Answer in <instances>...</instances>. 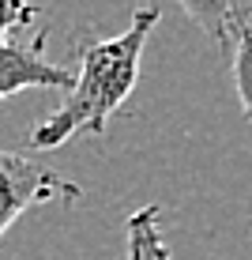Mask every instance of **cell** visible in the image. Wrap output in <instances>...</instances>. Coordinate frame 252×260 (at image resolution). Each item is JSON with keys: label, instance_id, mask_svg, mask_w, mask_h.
Listing matches in <instances>:
<instances>
[{"label": "cell", "instance_id": "4", "mask_svg": "<svg viewBox=\"0 0 252 260\" xmlns=\"http://www.w3.org/2000/svg\"><path fill=\"white\" fill-rule=\"evenodd\" d=\"M177 4L222 53H230L233 38L252 26V0H177Z\"/></svg>", "mask_w": 252, "mask_h": 260}, {"label": "cell", "instance_id": "5", "mask_svg": "<svg viewBox=\"0 0 252 260\" xmlns=\"http://www.w3.org/2000/svg\"><path fill=\"white\" fill-rule=\"evenodd\" d=\"M124 249L128 260H169L166 238H162V208L143 204L139 211L128 215L124 222Z\"/></svg>", "mask_w": 252, "mask_h": 260}, {"label": "cell", "instance_id": "1", "mask_svg": "<svg viewBox=\"0 0 252 260\" xmlns=\"http://www.w3.org/2000/svg\"><path fill=\"white\" fill-rule=\"evenodd\" d=\"M158 26V8H136L132 23L117 38H94L79 46V72L71 76L68 98L53 117L30 128L34 151H53L76 136H105L110 117L124 106L139 79V57L151 30Z\"/></svg>", "mask_w": 252, "mask_h": 260}, {"label": "cell", "instance_id": "2", "mask_svg": "<svg viewBox=\"0 0 252 260\" xmlns=\"http://www.w3.org/2000/svg\"><path fill=\"white\" fill-rule=\"evenodd\" d=\"M79 185L60 177L53 166H42L34 158H23L15 151L0 147V238L12 230L26 208L49 200H79Z\"/></svg>", "mask_w": 252, "mask_h": 260}, {"label": "cell", "instance_id": "3", "mask_svg": "<svg viewBox=\"0 0 252 260\" xmlns=\"http://www.w3.org/2000/svg\"><path fill=\"white\" fill-rule=\"evenodd\" d=\"M30 87H71V72L46 57V34H38L34 46H0V98Z\"/></svg>", "mask_w": 252, "mask_h": 260}, {"label": "cell", "instance_id": "7", "mask_svg": "<svg viewBox=\"0 0 252 260\" xmlns=\"http://www.w3.org/2000/svg\"><path fill=\"white\" fill-rule=\"evenodd\" d=\"M38 19V8L30 0H0V46L8 42L12 30H23Z\"/></svg>", "mask_w": 252, "mask_h": 260}, {"label": "cell", "instance_id": "6", "mask_svg": "<svg viewBox=\"0 0 252 260\" xmlns=\"http://www.w3.org/2000/svg\"><path fill=\"white\" fill-rule=\"evenodd\" d=\"M230 64H233V87H237L241 110H245V117L252 121V26H245V30L233 38Z\"/></svg>", "mask_w": 252, "mask_h": 260}]
</instances>
